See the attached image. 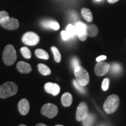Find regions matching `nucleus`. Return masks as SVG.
<instances>
[{
  "label": "nucleus",
  "mask_w": 126,
  "mask_h": 126,
  "mask_svg": "<svg viewBox=\"0 0 126 126\" xmlns=\"http://www.w3.org/2000/svg\"><path fill=\"white\" fill-rule=\"evenodd\" d=\"M120 105V99L117 94L110 95L103 104V109L107 114H111L117 110Z\"/></svg>",
  "instance_id": "1"
},
{
  "label": "nucleus",
  "mask_w": 126,
  "mask_h": 126,
  "mask_svg": "<svg viewBox=\"0 0 126 126\" xmlns=\"http://www.w3.org/2000/svg\"><path fill=\"white\" fill-rule=\"evenodd\" d=\"M18 91V86L13 82H7L0 86V97L6 99L15 95Z\"/></svg>",
  "instance_id": "2"
},
{
  "label": "nucleus",
  "mask_w": 126,
  "mask_h": 126,
  "mask_svg": "<svg viewBox=\"0 0 126 126\" xmlns=\"http://www.w3.org/2000/svg\"><path fill=\"white\" fill-rule=\"evenodd\" d=\"M16 52L13 46L11 45L6 46L2 56V59L5 64L7 65H12L16 60Z\"/></svg>",
  "instance_id": "3"
},
{
  "label": "nucleus",
  "mask_w": 126,
  "mask_h": 126,
  "mask_svg": "<svg viewBox=\"0 0 126 126\" xmlns=\"http://www.w3.org/2000/svg\"><path fill=\"white\" fill-rule=\"evenodd\" d=\"M77 81L80 85L85 86L89 82V75L85 68L81 65L77 66L74 69Z\"/></svg>",
  "instance_id": "4"
},
{
  "label": "nucleus",
  "mask_w": 126,
  "mask_h": 126,
  "mask_svg": "<svg viewBox=\"0 0 126 126\" xmlns=\"http://www.w3.org/2000/svg\"><path fill=\"white\" fill-rule=\"evenodd\" d=\"M58 111L59 110L57 106L53 103L45 104L41 109L42 114L49 119H53L56 116Z\"/></svg>",
  "instance_id": "5"
},
{
  "label": "nucleus",
  "mask_w": 126,
  "mask_h": 126,
  "mask_svg": "<svg viewBox=\"0 0 126 126\" xmlns=\"http://www.w3.org/2000/svg\"><path fill=\"white\" fill-rule=\"evenodd\" d=\"M22 40L23 43L25 45L28 46H35L39 42L40 38L35 33L29 32L23 34Z\"/></svg>",
  "instance_id": "6"
},
{
  "label": "nucleus",
  "mask_w": 126,
  "mask_h": 126,
  "mask_svg": "<svg viewBox=\"0 0 126 126\" xmlns=\"http://www.w3.org/2000/svg\"><path fill=\"white\" fill-rule=\"evenodd\" d=\"M110 65L108 63L103 62V61H99L95 65L94 71L95 74L98 77L103 76L109 71Z\"/></svg>",
  "instance_id": "7"
},
{
  "label": "nucleus",
  "mask_w": 126,
  "mask_h": 126,
  "mask_svg": "<svg viewBox=\"0 0 126 126\" xmlns=\"http://www.w3.org/2000/svg\"><path fill=\"white\" fill-rule=\"evenodd\" d=\"M89 113V108L85 102L79 103L76 112V119L78 122H82Z\"/></svg>",
  "instance_id": "8"
},
{
  "label": "nucleus",
  "mask_w": 126,
  "mask_h": 126,
  "mask_svg": "<svg viewBox=\"0 0 126 126\" xmlns=\"http://www.w3.org/2000/svg\"><path fill=\"white\" fill-rule=\"evenodd\" d=\"M0 25L2 27L7 30H15L19 26V23L18 19L9 16L0 23Z\"/></svg>",
  "instance_id": "9"
},
{
  "label": "nucleus",
  "mask_w": 126,
  "mask_h": 126,
  "mask_svg": "<svg viewBox=\"0 0 126 126\" xmlns=\"http://www.w3.org/2000/svg\"><path fill=\"white\" fill-rule=\"evenodd\" d=\"M75 28L79 39L81 41L86 40L88 37L86 33V25L81 22H77L75 23Z\"/></svg>",
  "instance_id": "10"
},
{
  "label": "nucleus",
  "mask_w": 126,
  "mask_h": 126,
  "mask_svg": "<svg viewBox=\"0 0 126 126\" xmlns=\"http://www.w3.org/2000/svg\"><path fill=\"white\" fill-rule=\"evenodd\" d=\"M46 92L54 96L57 95L60 91V87L58 84L52 82H47L45 85Z\"/></svg>",
  "instance_id": "11"
},
{
  "label": "nucleus",
  "mask_w": 126,
  "mask_h": 126,
  "mask_svg": "<svg viewBox=\"0 0 126 126\" xmlns=\"http://www.w3.org/2000/svg\"><path fill=\"white\" fill-rule=\"evenodd\" d=\"M18 110L20 113L22 115L27 114L29 111L30 104L26 99H22L18 103Z\"/></svg>",
  "instance_id": "12"
},
{
  "label": "nucleus",
  "mask_w": 126,
  "mask_h": 126,
  "mask_svg": "<svg viewBox=\"0 0 126 126\" xmlns=\"http://www.w3.org/2000/svg\"><path fill=\"white\" fill-rule=\"evenodd\" d=\"M16 68L18 71L22 74L29 73L32 71V67L31 65L27 63L24 62V61L18 62V64H17Z\"/></svg>",
  "instance_id": "13"
},
{
  "label": "nucleus",
  "mask_w": 126,
  "mask_h": 126,
  "mask_svg": "<svg viewBox=\"0 0 126 126\" xmlns=\"http://www.w3.org/2000/svg\"><path fill=\"white\" fill-rule=\"evenodd\" d=\"M41 25L43 27L47 29H53L57 31L60 29V25L57 22L52 20H45L42 22Z\"/></svg>",
  "instance_id": "14"
},
{
  "label": "nucleus",
  "mask_w": 126,
  "mask_h": 126,
  "mask_svg": "<svg viewBox=\"0 0 126 126\" xmlns=\"http://www.w3.org/2000/svg\"><path fill=\"white\" fill-rule=\"evenodd\" d=\"M72 99L71 94L68 92L64 93L61 97V103L64 107H68L71 105Z\"/></svg>",
  "instance_id": "15"
},
{
  "label": "nucleus",
  "mask_w": 126,
  "mask_h": 126,
  "mask_svg": "<svg viewBox=\"0 0 126 126\" xmlns=\"http://www.w3.org/2000/svg\"><path fill=\"white\" fill-rule=\"evenodd\" d=\"M81 14L84 19L88 22H92L93 21V15L92 12L89 9L83 8L81 9Z\"/></svg>",
  "instance_id": "16"
},
{
  "label": "nucleus",
  "mask_w": 126,
  "mask_h": 126,
  "mask_svg": "<svg viewBox=\"0 0 126 126\" xmlns=\"http://www.w3.org/2000/svg\"><path fill=\"white\" fill-rule=\"evenodd\" d=\"M98 28L95 25H86V33L90 37H94L98 33Z\"/></svg>",
  "instance_id": "17"
},
{
  "label": "nucleus",
  "mask_w": 126,
  "mask_h": 126,
  "mask_svg": "<svg viewBox=\"0 0 126 126\" xmlns=\"http://www.w3.org/2000/svg\"><path fill=\"white\" fill-rule=\"evenodd\" d=\"M37 68H38V70L40 73L42 75H45V76H47V75H49L51 74V71L50 69L47 67L46 65L44 64H39L37 65Z\"/></svg>",
  "instance_id": "18"
},
{
  "label": "nucleus",
  "mask_w": 126,
  "mask_h": 126,
  "mask_svg": "<svg viewBox=\"0 0 126 126\" xmlns=\"http://www.w3.org/2000/svg\"><path fill=\"white\" fill-rule=\"evenodd\" d=\"M35 55L39 59H42L44 60H48L49 59V55L45 50L41 48L37 49L35 51Z\"/></svg>",
  "instance_id": "19"
},
{
  "label": "nucleus",
  "mask_w": 126,
  "mask_h": 126,
  "mask_svg": "<svg viewBox=\"0 0 126 126\" xmlns=\"http://www.w3.org/2000/svg\"><path fill=\"white\" fill-rule=\"evenodd\" d=\"M94 116L88 113L87 116L82 122L83 126H92L94 123Z\"/></svg>",
  "instance_id": "20"
},
{
  "label": "nucleus",
  "mask_w": 126,
  "mask_h": 126,
  "mask_svg": "<svg viewBox=\"0 0 126 126\" xmlns=\"http://www.w3.org/2000/svg\"><path fill=\"white\" fill-rule=\"evenodd\" d=\"M51 51L54 54V57L55 61L57 63H60L61 60V56L60 51L56 47H51Z\"/></svg>",
  "instance_id": "21"
},
{
  "label": "nucleus",
  "mask_w": 126,
  "mask_h": 126,
  "mask_svg": "<svg viewBox=\"0 0 126 126\" xmlns=\"http://www.w3.org/2000/svg\"><path fill=\"white\" fill-rule=\"evenodd\" d=\"M66 32L68 34L70 37H74L76 34V31H75V26L72 24H69L66 28Z\"/></svg>",
  "instance_id": "22"
},
{
  "label": "nucleus",
  "mask_w": 126,
  "mask_h": 126,
  "mask_svg": "<svg viewBox=\"0 0 126 126\" xmlns=\"http://www.w3.org/2000/svg\"><path fill=\"white\" fill-rule=\"evenodd\" d=\"M20 52H21L22 56L24 57L25 59H29L32 57L31 51L27 47H22L20 48Z\"/></svg>",
  "instance_id": "23"
},
{
  "label": "nucleus",
  "mask_w": 126,
  "mask_h": 126,
  "mask_svg": "<svg viewBox=\"0 0 126 126\" xmlns=\"http://www.w3.org/2000/svg\"><path fill=\"white\" fill-rule=\"evenodd\" d=\"M110 70H111V72L114 74H117L119 72H120L122 68L121 66L117 63H114L112 64V65L110 66Z\"/></svg>",
  "instance_id": "24"
},
{
  "label": "nucleus",
  "mask_w": 126,
  "mask_h": 126,
  "mask_svg": "<svg viewBox=\"0 0 126 126\" xmlns=\"http://www.w3.org/2000/svg\"><path fill=\"white\" fill-rule=\"evenodd\" d=\"M73 83H74V85L75 87L76 88L77 90L79 91L80 92L83 93V94L85 93V89L84 88H83L84 86L81 85L78 82V81H77V80H74Z\"/></svg>",
  "instance_id": "25"
},
{
  "label": "nucleus",
  "mask_w": 126,
  "mask_h": 126,
  "mask_svg": "<svg viewBox=\"0 0 126 126\" xmlns=\"http://www.w3.org/2000/svg\"><path fill=\"white\" fill-rule=\"evenodd\" d=\"M109 82H110L109 79L108 78H105L103 80V81H102V88L104 91H106L109 89Z\"/></svg>",
  "instance_id": "26"
},
{
  "label": "nucleus",
  "mask_w": 126,
  "mask_h": 126,
  "mask_svg": "<svg viewBox=\"0 0 126 126\" xmlns=\"http://www.w3.org/2000/svg\"><path fill=\"white\" fill-rule=\"evenodd\" d=\"M8 17H9V14L7 12L5 11H0V23L2 22L3 20L7 18Z\"/></svg>",
  "instance_id": "27"
},
{
  "label": "nucleus",
  "mask_w": 126,
  "mask_h": 126,
  "mask_svg": "<svg viewBox=\"0 0 126 126\" xmlns=\"http://www.w3.org/2000/svg\"><path fill=\"white\" fill-rule=\"evenodd\" d=\"M71 65L74 69L76 67H77V66L79 65V61L78 59L75 57L73 58L71 60Z\"/></svg>",
  "instance_id": "28"
},
{
  "label": "nucleus",
  "mask_w": 126,
  "mask_h": 126,
  "mask_svg": "<svg viewBox=\"0 0 126 126\" xmlns=\"http://www.w3.org/2000/svg\"><path fill=\"white\" fill-rule=\"evenodd\" d=\"M61 37H62V39L64 40H67L69 38H70V36H69L68 34L66 32V31H63L61 32Z\"/></svg>",
  "instance_id": "29"
},
{
  "label": "nucleus",
  "mask_w": 126,
  "mask_h": 126,
  "mask_svg": "<svg viewBox=\"0 0 126 126\" xmlns=\"http://www.w3.org/2000/svg\"><path fill=\"white\" fill-rule=\"evenodd\" d=\"M106 59H107V57L106 56H100L97 57L96 58V60L97 62H99V61L105 60H106Z\"/></svg>",
  "instance_id": "30"
},
{
  "label": "nucleus",
  "mask_w": 126,
  "mask_h": 126,
  "mask_svg": "<svg viewBox=\"0 0 126 126\" xmlns=\"http://www.w3.org/2000/svg\"><path fill=\"white\" fill-rule=\"evenodd\" d=\"M118 1H119V0H108V2L110 3V4H114V3L117 2Z\"/></svg>",
  "instance_id": "31"
},
{
  "label": "nucleus",
  "mask_w": 126,
  "mask_h": 126,
  "mask_svg": "<svg viewBox=\"0 0 126 126\" xmlns=\"http://www.w3.org/2000/svg\"><path fill=\"white\" fill-rule=\"evenodd\" d=\"M36 126H46V124H43V123H38V124H37V125H36Z\"/></svg>",
  "instance_id": "32"
},
{
  "label": "nucleus",
  "mask_w": 126,
  "mask_h": 126,
  "mask_svg": "<svg viewBox=\"0 0 126 126\" xmlns=\"http://www.w3.org/2000/svg\"><path fill=\"white\" fill-rule=\"evenodd\" d=\"M19 126H27L24 125V124H20V125H19Z\"/></svg>",
  "instance_id": "33"
},
{
  "label": "nucleus",
  "mask_w": 126,
  "mask_h": 126,
  "mask_svg": "<svg viewBox=\"0 0 126 126\" xmlns=\"http://www.w3.org/2000/svg\"><path fill=\"white\" fill-rule=\"evenodd\" d=\"M55 126H64L63 125H60V124H57V125H56Z\"/></svg>",
  "instance_id": "34"
},
{
  "label": "nucleus",
  "mask_w": 126,
  "mask_h": 126,
  "mask_svg": "<svg viewBox=\"0 0 126 126\" xmlns=\"http://www.w3.org/2000/svg\"><path fill=\"white\" fill-rule=\"evenodd\" d=\"M95 1H101V0H95Z\"/></svg>",
  "instance_id": "35"
}]
</instances>
